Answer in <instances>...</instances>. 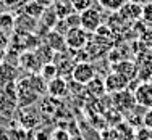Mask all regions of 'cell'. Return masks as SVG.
<instances>
[{"instance_id": "44dd1931", "label": "cell", "mask_w": 152, "mask_h": 140, "mask_svg": "<svg viewBox=\"0 0 152 140\" xmlns=\"http://www.w3.org/2000/svg\"><path fill=\"white\" fill-rule=\"evenodd\" d=\"M70 5H71V8H73L75 12L81 13V12H84V10L91 8L92 0H70Z\"/></svg>"}, {"instance_id": "3957f363", "label": "cell", "mask_w": 152, "mask_h": 140, "mask_svg": "<svg viewBox=\"0 0 152 140\" xmlns=\"http://www.w3.org/2000/svg\"><path fill=\"white\" fill-rule=\"evenodd\" d=\"M88 32L83 27H71L65 34V42L70 50H81L88 45Z\"/></svg>"}, {"instance_id": "5bb4252c", "label": "cell", "mask_w": 152, "mask_h": 140, "mask_svg": "<svg viewBox=\"0 0 152 140\" xmlns=\"http://www.w3.org/2000/svg\"><path fill=\"white\" fill-rule=\"evenodd\" d=\"M15 77H16L15 64H10V63H2L0 64V82H2L3 85L12 84Z\"/></svg>"}, {"instance_id": "5b68a950", "label": "cell", "mask_w": 152, "mask_h": 140, "mask_svg": "<svg viewBox=\"0 0 152 140\" xmlns=\"http://www.w3.org/2000/svg\"><path fill=\"white\" fill-rule=\"evenodd\" d=\"M134 95V102L139 106H144V108H152V82H141L137 84V87L133 92Z\"/></svg>"}, {"instance_id": "7a4b0ae2", "label": "cell", "mask_w": 152, "mask_h": 140, "mask_svg": "<svg viewBox=\"0 0 152 140\" xmlns=\"http://www.w3.org/2000/svg\"><path fill=\"white\" fill-rule=\"evenodd\" d=\"M79 18H81V27L88 32V34H94V32L102 26V16H100V13L97 12L96 8H92V6L79 13Z\"/></svg>"}, {"instance_id": "cb8c5ba5", "label": "cell", "mask_w": 152, "mask_h": 140, "mask_svg": "<svg viewBox=\"0 0 152 140\" xmlns=\"http://www.w3.org/2000/svg\"><path fill=\"white\" fill-rule=\"evenodd\" d=\"M134 140H151V131L146 129L142 126L141 129H134V135H133Z\"/></svg>"}, {"instance_id": "f1b7e54d", "label": "cell", "mask_w": 152, "mask_h": 140, "mask_svg": "<svg viewBox=\"0 0 152 140\" xmlns=\"http://www.w3.org/2000/svg\"><path fill=\"white\" fill-rule=\"evenodd\" d=\"M128 2H131V3H136V5H146V3H149V2H152V0H128Z\"/></svg>"}, {"instance_id": "f546056e", "label": "cell", "mask_w": 152, "mask_h": 140, "mask_svg": "<svg viewBox=\"0 0 152 140\" xmlns=\"http://www.w3.org/2000/svg\"><path fill=\"white\" fill-rule=\"evenodd\" d=\"M2 60H3V52L0 50V61H2Z\"/></svg>"}, {"instance_id": "30bf717a", "label": "cell", "mask_w": 152, "mask_h": 140, "mask_svg": "<svg viewBox=\"0 0 152 140\" xmlns=\"http://www.w3.org/2000/svg\"><path fill=\"white\" fill-rule=\"evenodd\" d=\"M47 93L53 98H61L68 93V82L61 76L47 82Z\"/></svg>"}, {"instance_id": "277c9868", "label": "cell", "mask_w": 152, "mask_h": 140, "mask_svg": "<svg viewBox=\"0 0 152 140\" xmlns=\"http://www.w3.org/2000/svg\"><path fill=\"white\" fill-rule=\"evenodd\" d=\"M104 82H105V92L117 93V92H121V90H125V89H128V85H129V82H131V81L126 79L120 73L110 71V73L107 74V77L104 79Z\"/></svg>"}, {"instance_id": "7c38bea8", "label": "cell", "mask_w": 152, "mask_h": 140, "mask_svg": "<svg viewBox=\"0 0 152 140\" xmlns=\"http://www.w3.org/2000/svg\"><path fill=\"white\" fill-rule=\"evenodd\" d=\"M118 13H120L121 18H123V19H126V21H136L137 18H141V5L126 2L125 5L118 10Z\"/></svg>"}, {"instance_id": "9a60e30c", "label": "cell", "mask_w": 152, "mask_h": 140, "mask_svg": "<svg viewBox=\"0 0 152 140\" xmlns=\"http://www.w3.org/2000/svg\"><path fill=\"white\" fill-rule=\"evenodd\" d=\"M86 90L92 97H102L105 93V82L102 79H99V76H96L92 81H89L86 84Z\"/></svg>"}, {"instance_id": "603a6c76", "label": "cell", "mask_w": 152, "mask_h": 140, "mask_svg": "<svg viewBox=\"0 0 152 140\" xmlns=\"http://www.w3.org/2000/svg\"><path fill=\"white\" fill-rule=\"evenodd\" d=\"M13 24H15V18L12 15H8V13H2L0 15V29H7V27H13Z\"/></svg>"}, {"instance_id": "2e32d148", "label": "cell", "mask_w": 152, "mask_h": 140, "mask_svg": "<svg viewBox=\"0 0 152 140\" xmlns=\"http://www.w3.org/2000/svg\"><path fill=\"white\" fill-rule=\"evenodd\" d=\"M44 6L39 5L36 0H31V2H28L26 5H24V13H26L28 16L34 18V19H41L42 13H44Z\"/></svg>"}, {"instance_id": "e0dca14e", "label": "cell", "mask_w": 152, "mask_h": 140, "mask_svg": "<svg viewBox=\"0 0 152 140\" xmlns=\"http://www.w3.org/2000/svg\"><path fill=\"white\" fill-rule=\"evenodd\" d=\"M41 77L44 79L45 82L52 81V79L58 77V68H57L55 63H47V64H42L41 66Z\"/></svg>"}, {"instance_id": "52a82bcc", "label": "cell", "mask_w": 152, "mask_h": 140, "mask_svg": "<svg viewBox=\"0 0 152 140\" xmlns=\"http://www.w3.org/2000/svg\"><path fill=\"white\" fill-rule=\"evenodd\" d=\"M16 100L21 106H29L31 103H34L37 100V93L32 90V87L29 85L28 79H24L23 82L20 84L18 87V95H16Z\"/></svg>"}, {"instance_id": "d4e9b609", "label": "cell", "mask_w": 152, "mask_h": 140, "mask_svg": "<svg viewBox=\"0 0 152 140\" xmlns=\"http://www.w3.org/2000/svg\"><path fill=\"white\" fill-rule=\"evenodd\" d=\"M0 2H2L7 8L13 10V8H18V6H21V5H26L28 0H0Z\"/></svg>"}, {"instance_id": "ffe728a7", "label": "cell", "mask_w": 152, "mask_h": 140, "mask_svg": "<svg viewBox=\"0 0 152 140\" xmlns=\"http://www.w3.org/2000/svg\"><path fill=\"white\" fill-rule=\"evenodd\" d=\"M63 21L68 26V29H71V27H81V18H79L78 12H71L68 16L63 18Z\"/></svg>"}, {"instance_id": "7402d4cb", "label": "cell", "mask_w": 152, "mask_h": 140, "mask_svg": "<svg viewBox=\"0 0 152 140\" xmlns=\"http://www.w3.org/2000/svg\"><path fill=\"white\" fill-rule=\"evenodd\" d=\"M141 19L146 21L147 24H152V2L141 6Z\"/></svg>"}, {"instance_id": "6da1fadb", "label": "cell", "mask_w": 152, "mask_h": 140, "mask_svg": "<svg viewBox=\"0 0 152 140\" xmlns=\"http://www.w3.org/2000/svg\"><path fill=\"white\" fill-rule=\"evenodd\" d=\"M71 79L78 84H83L86 85L89 81H92L94 77L97 76V71H96V66L89 61H78L75 63L73 69H71Z\"/></svg>"}, {"instance_id": "d6986e66", "label": "cell", "mask_w": 152, "mask_h": 140, "mask_svg": "<svg viewBox=\"0 0 152 140\" xmlns=\"http://www.w3.org/2000/svg\"><path fill=\"white\" fill-rule=\"evenodd\" d=\"M96 2L107 12H118L128 0H96Z\"/></svg>"}, {"instance_id": "ac0fdd59", "label": "cell", "mask_w": 152, "mask_h": 140, "mask_svg": "<svg viewBox=\"0 0 152 140\" xmlns=\"http://www.w3.org/2000/svg\"><path fill=\"white\" fill-rule=\"evenodd\" d=\"M28 82H29V85L32 87V90L36 93H44L47 92V82L44 79L41 77V74H31V77L28 79Z\"/></svg>"}, {"instance_id": "4fadbf2b", "label": "cell", "mask_w": 152, "mask_h": 140, "mask_svg": "<svg viewBox=\"0 0 152 140\" xmlns=\"http://www.w3.org/2000/svg\"><path fill=\"white\" fill-rule=\"evenodd\" d=\"M32 52H34L36 58L39 60L41 66H42V64H47V63H53V58H55V52H53L50 47H47L45 44L37 45L34 50H32Z\"/></svg>"}, {"instance_id": "9c48e42d", "label": "cell", "mask_w": 152, "mask_h": 140, "mask_svg": "<svg viewBox=\"0 0 152 140\" xmlns=\"http://www.w3.org/2000/svg\"><path fill=\"white\" fill-rule=\"evenodd\" d=\"M18 63H20V66L23 68L24 71H28V73H31V74H36V73L41 71V63L36 58L34 52H29V50L23 52L18 56Z\"/></svg>"}, {"instance_id": "484cf974", "label": "cell", "mask_w": 152, "mask_h": 140, "mask_svg": "<svg viewBox=\"0 0 152 140\" xmlns=\"http://www.w3.org/2000/svg\"><path fill=\"white\" fill-rule=\"evenodd\" d=\"M142 126L146 129H149V131H152V108H147L146 113H144V116H142Z\"/></svg>"}, {"instance_id": "83f0119b", "label": "cell", "mask_w": 152, "mask_h": 140, "mask_svg": "<svg viewBox=\"0 0 152 140\" xmlns=\"http://www.w3.org/2000/svg\"><path fill=\"white\" fill-rule=\"evenodd\" d=\"M0 140H10V132L5 127H0Z\"/></svg>"}, {"instance_id": "4dcf8cb0", "label": "cell", "mask_w": 152, "mask_h": 140, "mask_svg": "<svg viewBox=\"0 0 152 140\" xmlns=\"http://www.w3.org/2000/svg\"><path fill=\"white\" fill-rule=\"evenodd\" d=\"M151 140H152V131H151Z\"/></svg>"}, {"instance_id": "ba28073f", "label": "cell", "mask_w": 152, "mask_h": 140, "mask_svg": "<svg viewBox=\"0 0 152 140\" xmlns=\"http://www.w3.org/2000/svg\"><path fill=\"white\" fill-rule=\"evenodd\" d=\"M44 44L47 47H50V48L53 50V52H65V48H66V42H65V35L60 34L58 31L55 29H50L47 31L45 37H44Z\"/></svg>"}, {"instance_id": "8992f818", "label": "cell", "mask_w": 152, "mask_h": 140, "mask_svg": "<svg viewBox=\"0 0 152 140\" xmlns=\"http://www.w3.org/2000/svg\"><path fill=\"white\" fill-rule=\"evenodd\" d=\"M113 105H115V108L118 111H121V113L131 111L136 105L133 92L129 90V89H125V90H121V92L113 93Z\"/></svg>"}, {"instance_id": "8fae6325", "label": "cell", "mask_w": 152, "mask_h": 140, "mask_svg": "<svg viewBox=\"0 0 152 140\" xmlns=\"http://www.w3.org/2000/svg\"><path fill=\"white\" fill-rule=\"evenodd\" d=\"M112 71H115V73H120L123 74L126 79H129V81H133L134 77H137V64H134L133 61H120V63H115L113 66H112Z\"/></svg>"}, {"instance_id": "4316f807", "label": "cell", "mask_w": 152, "mask_h": 140, "mask_svg": "<svg viewBox=\"0 0 152 140\" xmlns=\"http://www.w3.org/2000/svg\"><path fill=\"white\" fill-rule=\"evenodd\" d=\"M53 137H55V140H70L68 139V134L65 131H57Z\"/></svg>"}]
</instances>
